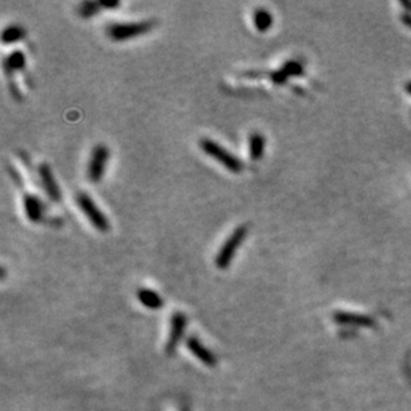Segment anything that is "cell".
<instances>
[{"label": "cell", "instance_id": "18", "mask_svg": "<svg viewBox=\"0 0 411 411\" xmlns=\"http://www.w3.org/2000/svg\"><path fill=\"white\" fill-rule=\"evenodd\" d=\"M402 20H403L404 24H407L408 27L411 28V16H410V15H404V16L402 17Z\"/></svg>", "mask_w": 411, "mask_h": 411}, {"label": "cell", "instance_id": "3", "mask_svg": "<svg viewBox=\"0 0 411 411\" xmlns=\"http://www.w3.org/2000/svg\"><path fill=\"white\" fill-rule=\"evenodd\" d=\"M246 234H248V226L239 225L226 238V241L220 248L219 253H217L216 256V267L220 270H225L229 268L230 262H232V260L236 256L237 250L239 249L243 241L246 238Z\"/></svg>", "mask_w": 411, "mask_h": 411}, {"label": "cell", "instance_id": "14", "mask_svg": "<svg viewBox=\"0 0 411 411\" xmlns=\"http://www.w3.org/2000/svg\"><path fill=\"white\" fill-rule=\"evenodd\" d=\"M24 37H26V30L21 26L12 24V26L4 28L3 34H2V41L4 44H14Z\"/></svg>", "mask_w": 411, "mask_h": 411}, {"label": "cell", "instance_id": "15", "mask_svg": "<svg viewBox=\"0 0 411 411\" xmlns=\"http://www.w3.org/2000/svg\"><path fill=\"white\" fill-rule=\"evenodd\" d=\"M101 10L100 2H83L78 7L79 16L83 19H89V17L98 15Z\"/></svg>", "mask_w": 411, "mask_h": 411}, {"label": "cell", "instance_id": "20", "mask_svg": "<svg viewBox=\"0 0 411 411\" xmlns=\"http://www.w3.org/2000/svg\"><path fill=\"white\" fill-rule=\"evenodd\" d=\"M184 411H188V408H184Z\"/></svg>", "mask_w": 411, "mask_h": 411}, {"label": "cell", "instance_id": "10", "mask_svg": "<svg viewBox=\"0 0 411 411\" xmlns=\"http://www.w3.org/2000/svg\"><path fill=\"white\" fill-rule=\"evenodd\" d=\"M136 296H137V300L141 302L142 306L148 307L151 310H160L164 306V301H162L161 297L151 289H144V287L138 289Z\"/></svg>", "mask_w": 411, "mask_h": 411}, {"label": "cell", "instance_id": "11", "mask_svg": "<svg viewBox=\"0 0 411 411\" xmlns=\"http://www.w3.org/2000/svg\"><path fill=\"white\" fill-rule=\"evenodd\" d=\"M265 152V137L260 132H253L249 136V155L253 161L260 160Z\"/></svg>", "mask_w": 411, "mask_h": 411}, {"label": "cell", "instance_id": "8", "mask_svg": "<svg viewBox=\"0 0 411 411\" xmlns=\"http://www.w3.org/2000/svg\"><path fill=\"white\" fill-rule=\"evenodd\" d=\"M186 347L202 365H205L206 368H216L217 366L216 355L209 349H206L197 337H195V335L189 337L186 340Z\"/></svg>", "mask_w": 411, "mask_h": 411}, {"label": "cell", "instance_id": "6", "mask_svg": "<svg viewBox=\"0 0 411 411\" xmlns=\"http://www.w3.org/2000/svg\"><path fill=\"white\" fill-rule=\"evenodd\" d=\"M186 327V316L181 311H176L171 318V331L165 345L166 355H173L179 346L180 341L184 337Z\"/></svg>", "mask_w": 411, "mask_h": 411}, {"label": "cell", "instance_id": "1", "mask_svg": "<svg viewBox=\"0 0 411 411\" xmlns=\"http://www.w3.org/2000/svg\"><path fill=\"white\" fill-rule=\"evenodd\" d=\"M199 147L206 156H209L210 159L216 160L219 164L226 168L229 172L232 173H241L244 169L243 161L230 153L226 148H224L223 145H220L219 142L213 141L212 138L202 137L200 138Z\"/></svg>", "mask_w": 411, "mask_h": 411}, {"label": "cell", "instance_id": "19", "mask_svg": "<svg viewBox=\"0 0 411 411\" xmlns=\"http://www.w3.org/2000/svg\"><path fill=\"white\" fill-rule=\"evenodd\" d=\"M407 91H408V92H410V93H411V83H410V84H408V85H407Z\"/></svg>", "mask_w": 411, "mask_h": 411}, {"label": "cell", "instance_id": "5", "mask_svg": "<svg viewBox=\"0 0 411 411\" xmlns=\"http://www.w3.org/2000/svg\"><path fill=\"white\" fill-rule=\"evenodd\" d=\"M109 148L104 144L94 145L91 152V157L88 161L87 176L89 181L93 184L100 182L105 173V168L108 165Z\"/></svg>", "mask_w": 411, "mask_h": 411}, {"label": "cell", "instance_id": "16", "mask_svg": "<svg viewBox=\"0 0 411 411\" xmlns=\"http://www.w3.org/2000/svg\"><path fill=\"white\" fill-rule=\"evenodd\" d=\"M281 69L286 74L287 78H289V76H297V75H300L301 72H302V67H301L300 63H297V61H287V63L283 64V67L281 68Z\"/></svg>", "mask_w": 411, "mask_h": 411}, {"label": "cell", "instance_id": "17", "mask_svg": "<svg viewBox=\"0 0 411 411\" xmlns=\"http://www.w3.org/2000/svg\"><path fill=\"white\" fill-rule=\"evenodd\" d=\"M100 6L101 8H117L118 6H120V2H100Z\"/></svg>", "mask_w": 411, "mask_h": 411}, {"label": "cell", "instance_id": "2", "mask_svg": "<svg viewBox=\"0 0 411 411\" xmlns=\"http://www.w3.org/2000/svg\"><path fill=\"white\" fill-rule=\"evenodd\" d=\"M156 26L155 20L132 21V23H111L105 28L108 37L113 41H125L151 32Z\"/></svg>", "mask_w": 411, "mask_h": 411}, {"label": "cell", "instance_id": "4", "mask_svg": "<svg viewBox=\"0 0 411 411\" xmlns=\"http://www.w3.org/2000/svg\"><path fill=\"white\" fill-rule=\"evenodd\" d=\"M76 204L80 208L88 221L91 223L94 229L101 233H105L109 230V220L107 219L104 213L101 212L100 208L96 205V202L92 200L89 195L85 192H78L76 195Z\"/></svg>", "mask_w": 411, "mask_h": 411}, {"label": "cell", "instance_id": "13", "mask_svg": "<svg viewBox=\"0 0 411 411\" xmlns=\"http://www.w3.org/2000/svg\"><path fill=\"white\" fill-rule=\"evenodd\" d=\"M253 24L258 32H267L273 26V16L268 10L258 8L253 14Z\"/></svg>", "mask_w": 411, "mask_h": 411}, {"label": "cell", "instance_id": "9", "mask_svg": "<svg viewBox=\"0 0 411 411\" xmlns=\"http://www.w3.org/2000/svg\"><path fill=\"white\" fill-rule=\"evenodd\" d=\"M23 205L26 216L31 223H40L44 216V204L35 195H24Z\"/></svg>", "mask_w": 411, "mask_h": 411}, {"label": "cell", "instance_id": "12", "mask_svg": "<svg viewBox=\"0 0 411 411\" xmlns=\"http://www.w3.org/2000/svg\"><path fill=\"white\" fill-rule=\"evenodd\" d=\"M26 67V55L21 51H14L4 60V69L8 75L16 71H23Z\"/></svg>", "mask_w": 411, "mask_h": 411}, {"label": "cell", "instance_id": "7", "mask_svg": "<svg viewBox=\"0 0 411 411\" xmlns=\"http://www.w3.org/2000/svg\"><path fill=\"white\" fill-rule=\"evenodd\" d=\"M39 177H40L41 185H43L44 190L47 193V196L50 197L52 201L59 202L61 200V192L60 188H59L58 182H56V179H55L54 173H52V169L48 164H40L39 165Z\"/></svg>", "mask_w": 411, "mask_h": 411}]
</instances>
